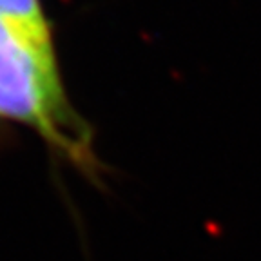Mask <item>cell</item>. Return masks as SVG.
Wrapping results in <instances>:
<instances>
[{"mask_svg": "<svg viewBox=\"0 0 261 261\" xmlns=\"http://www.w3.org/2000/svg\"><path fill=\"white\" fill-rule=\"evenodd\" d=\"M0 123L35 130L47 147L94 174L91 130L71 106L55 47H44L0 22Z\"/></svg>", "mask_w": 261, "mask_h": 261, "instance_id": "obj_1", "label": "cell"}, {"mask_svg": "<svg viewBox=\"0 0 261 261\" xmlns=\"http://www.w3.org/2000/svg\"><path fill=\"white\" fill-rule=\"evenodd\" d=\"M0 22L24 33L44 47H55L53 31L42 0H0Z\"/></svg>", "mask_w": 261, "mask_h": 261, "instance_id": "obj_2", "label": "cell"}]
</instances>
